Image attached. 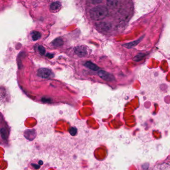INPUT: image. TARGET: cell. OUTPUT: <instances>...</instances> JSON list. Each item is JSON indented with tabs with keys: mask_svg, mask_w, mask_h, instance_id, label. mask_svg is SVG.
Masks as SVG:
<instances>
[{
	"mask_svg": "<svg viewBox=\"0 0 170 170\" xmlns=\"http://www.w3.org/2000/svg\"><path fill=\"white\" fill-rule=\"evenodd\" d=\"M108 14V9L103 6H98L94 7L90 11L91 18L95 21L103 20L107 17Z\"/></svg>",
	"mask_w": 170,
	"mask_h": 170,
	"instance_id": "6da1fadb",
	"label": "cell"
},
{
	"mask_svg": "<svg viewBox=\"0 0 170 170\" xmlns=\"http://www.w3.org/2000/svg\"><path fill=\"white\" fill-rule=\"evenodd\" d=\"M53 72L48 68H41L37 72V75L43 79H48L53 76Z\"/></svg>",
	"mask_w": 170,
	"mask_h": 170,
	"instance_id": "7a4b0ae2",
	"label": "cell"
},
{
	"mask_svg": "<svg viewBox=\"0 0 170 170\" xmlns=\"http://www.w3.org/2000/svg\"><path fill=\"white\" fill-rule=\"evenodd\" d=\"M98 74L102 80H104L106 81H112L115 80L113 75L103 70L99 71L98 73Z\"/></svg>",
	"mask_w": 170,
	"mask_h": 170,
	"instance_id": "3957f363",
	"label": "cell"
},
{
	"mask_svg": "<svg viewBox=\"0 0 170 170\" xmlns=\"http://www.w3.org/2000/svg\"><path fill=\"white\" fill-rule=\"evenodd\" d=\"M75 54L80 57H85L87 54V51L86 47L83 45H80L76 47L74 49Z\"/></svg>",
	"mask_w": 170,
	"mask_h": 170,
	"instance_id": "277c9868",
	"label": "cell"
},
{
	"mask_svg": "<svg viewBox=\"0 0 170 170\" xmlns=\"http://www.w3.org/2000/svg\"><path fill=\"white\" fill-rule=\"evenodd\" d=\"M61 7V3L58 1L53 2L50 5V10L53 12H57L60 9Z\"/></svg>",
	"mask_w": 170,
	"mask_h": 170,
	"instance_id": "5b68a950",
	"label": "cell"
},
{
	"mask_svg": "<svg viewBox=\"0 0 170 170\" xmlns=\"http://www.w3.org/2000/svg\"><path fill=\"white\" fill-rule=\"evenodd\" d=\"M143 37H144V36H142V37H141L140 38H139L138 40H136L135 41H134V42H131V43H128V44L123 45V46L125 47H126L127 48H132V47H134L136 45H137L142 41V40L143 38Z\"/></svg>",
	"mask_w": 170,
	"mask_h": 170,
	"instance_id": "8992f818",
	"label": "cell"
},
{
	"mask_svg": "<svg viewBox=\"0 0 170 170\" xmlns=\"http://www.w3.org/2000/svg\"><path fill=\"white\" fill-rule=\"evenodd\" d=\"M107 5L111 9H115L118 6V0H107Z\"/></svg>",
	"mask_w": 170,
	"mask_h": 170,
	"instance_id": "52a82bcc",
	"label": "cell"
},
{
	"mask_svg": "<svg viewBox=\"0 0 170 170\" xmlns=\"http://www.w3.org/2000/svg\"><path fill=\"white\" fill-rule=\"evenodd\" d=\"M84 66L86 68L94 71H97L99 69V68L95 64L92 63L91 61H87L84 64Z\"/></svg>",
	"mask_w": 170,
	"mask_h": 170,
	"instance_id": "ba28073f",
	"label": "cell"
},
{
	"mask_svg": "<svg viewBox=\"0 0 170 170\" xmlns=\"http://www.w3.org/2000/svg\"><path fill=\"white\" fill-rule=\"evenodd\" d=\"M98 28L101 29L103 31H107L110 29L109 24L107 23H101L98 25Z\"/></svg>",
	"mask_w": 170,
	"mask_h": 170,
	"instance_id": "9c48e42d",
	"label": "cell"
},
{
	"mask_svg": "<svg viewBox=\"0 0 170 170\" xmlns=\"http://www.w3.org/2000/svg\"><path fill=\"white\" fill-rule=\"evenodd\" d=\"M32 36L33 40L34 41H37V40H39L41 38V34L40 33H39L38 32L33 31L32 33Z\"/></svg>",
	"mask_w": 170,
	"mask_h": 170,
	"instance_id": "30bf717a",
	"label": "cell"
},
{
	"mask_svg": "<svg viewBox=\"0 0 170 170\" xmlns=\"http://www.w3.org/2000/svg\"><path fill=\"white\" fill-rule=\"evenodd\" d=\"M145 56L146 55L144 54L139 53L134 58V60L135 61H139L141 60L144 57H145Z\"/></svg>",
	"mask_w": 170,
	"mask_h": 170,
	"instance_id": "8fae6325",
	"label": "cell"
},
{
	"mask_svg": "<svg viewBox=\"0 0 170 170\" xmlns=\"http://www.w3.org/2000/svg\"><path fill=\"white\" fill-rule=\"evenodd\" d=\"M63 44V42L62 39L59 38H57V40L54 41V45L57 46H60L61 45H62Z\"/></svg>",
	"mask_w": 170,
	"mask_h": 170,
	"instance_id": "7c38bea8",
	"label": "cell"
},
{
	"mask_svg": "<svg viewBox=\"0 0 170 170\" xmlns=\"http://www.w3.org/2000/svg\"><path fill=\"white\" fill-rule=\"evenodd\" d=\"M69 133L72 136H74L77 133V129L75 127H71L69 130Z\"/></svg>",
	"mask_w": 170,
	"mask_h": 170,
	"instance_id": "4fadbf2b",
	"label": "cell"
},
{
	"mask_svg": "<svg viewBox=\"0 0 170 170\" xmlns=\"http://www.w3.org/2000/svg\"><path fill=\"white\" fill-rule=\"evenodd\" d=\"M91 2L94 5L96 4H99L100 3H101L102 2L103 0H90Z\"/></svg>",
	"mask_w": 170,
	"mask_h": 170,
	"instance_id": "5bb4252c",
	"label": "cell"
}]
</instances>
